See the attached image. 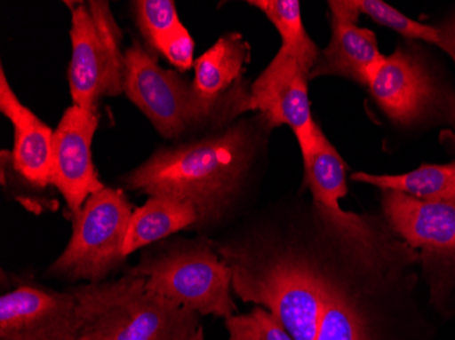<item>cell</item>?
Listing matches in <instances>:
<instances>
[{"instance_id":"obj_1","label":"cell","mask_w":455,"mask_h":340,"mask_svg":"<svg viewBox=\"0 0 455 340\" xmlns=\"http://www.w3.org/2000/svg\"><path fill=\"white\" fill-rule=\"evenodd\" d=\"M259 131L252 122L176 147L158 148L123 178L130 191L196 204L202 219L216 218L252 168Z\"/></svg>"},{"instance_id":"obj_2","label":"cell","mask_w":455,"mask_h":340,"mask_svg":"<svg viewBox=\"0 0 455 340\" xmlns=\"http://www.w3.org/2000/svg\"><path fill=\"white\" fill-rule=\"evenodd\" d=\"M232 288L244 303L272 312L295 340H315L330 276L295 249H221Z\"/></svg>"},{"instance_id":"obj_3","label":"cell","mask_w":455,"mask_h":340,"mask_svg":"<svg viewBox=\"0 0 455 340\" xmlns=\"http://www.w3.org/2000/svg\"><path fill=\"white\" fill-rule=\"evenodd\" d=\"M70 291L78 303V335L91 340H176L201 327V314L149 290L134 273Z\"/></svg>"},{"instance_id":"obj_4","label":"cell","mask_w":455,"mask_h":340,"mask_svg":"<svg viewBox=\"0 0 455 340\" xmlns=\"http://www.w3.org/2000/svg\"><path fill=\"white\" fill-rule=\"evenodd\" d=\"M127 273L142 276L147 288L164 298L204 316H235L232 271L206 240L167 245L147 253Z\"/></svg>"},{"instance_id":"obj_5","label":"cell","mask_w":455,"mask_h":340,"mask_svg":"<svg viewBox=\"0 0 455 340\" xmlns=\"http://www.w3.org/2000/svg\"><path fill=\"white\" fill-rule=\"evenodd\" d=\"M70 7L71 99L76 107L97 112L101 99L124 93L126 60L122 30L108 2L89 0Z\"/></svg>"},{"instance_id":"obj_6","label":"cell","mask_w":455,"mask_h":340,"mask_svg":"<svg viewBox=\"0 0 455 340\" xmlns=\"http://www.w3.org/2000/svg\"><path fill=\"white\" fill-rule=\"evenodd\" d=\"M124 94L164 138L178 139L202 125L231 120L201 99L193 82L160 67L156 56L137 41L124 50Z\"/></svg>"},{"instance_id":"obj_7","label":"cell","mask_w":455,"mask_h":340,"mask_svg":"<svg viewBox=\"0 0 455 340\" xmlns=\"http://www.w3.org/2000/svg\"><path fill=\"white\" fill-rule=\"evenodd\" d=\"M132 212L122 189L104 186L92 194L73 217L70 241L50 273L65 280L104 282L126 259L124 244Z\"/></svg>"},{"instance_id":"obj_8","label":"cell","mask_w":455,"mask_h":340,"mask_svg":"<svg viewBox=\"0 0 455 340\" xmlns=\"http://www.w3.org/2000/svg\"><path fill=\"white\" fill-rule=\"evenodd\" d=\"M304 183L313 195L314 206L327 229L371 270L387 267L388 248L367 217L342 210L339 199L347 196V165L321 127L313 148L303 155Z\"/></svg>"},{"instance_id":"obj_9","label":"cell","mask_w":455,"mask_h":340,"mask_svg":"<svg viewBox=\"0 0 455 340\" xmlns=\"http://www.w3.org/2000/svg\"><path fill=\"white\" fill-rule=\"evenodd\" d=\"M309 74L311 68L298 56L280 48L251 84L245 107L247 112H258L268 130L288 125L296 135L301 155L313 148L319 127L311 115Z\"/></svg>"},{"instance_id":"obj_10","label":"cell","mask_w":455,"mask_h":340,"mask_svg":"<svg viewBox=\"0 0 455 340\" xmlns=\"http://www.w3.org/2000/svg\"><path fill=\"white\" fill-rule=\"evenodd\" d=\"M79 329L78 303L70 290L22 285L0 298V340H73Z\"/></svg>"},{"instance_id":"obj_11","label":"cell","mask_w":455,"mask_h":340,"mask_svg":"<svg viewBox=\"0 0 455 340\" xmlns=\"http://www.w3.org/2000/svg\"><path fill=\"white\" fill-rule=\"evenodd\" d=\"M99 127V112L76 105L63 114L53 131L51 184L78 216L92 194L104 188L92 161V142Z\"/></svg>"},{"instance_id":"obj_12","label":"cell","mask_w":455,"mask_h":340,"mask_svg":"<svg viewBox=\"0 0 455 340\" xmlns=\"http://www.w3.org/2000/svg\"><path fill=\"white\" fill-rule=\"evenodd\" d=\"M329 7L331 38L329 45L319 53L309 81L331 75L368 86L371 76L385 59L379 51L377 35L357 25L360 12L354 0H330Z\"/></svg>"},{"instance_id":"obj_13","label":"cell","mask_w":455,"mask_h":340,"mask_svg":"<svg viewBox=\"0 0 455 340\" xmlns=\"http://www.w3.org/2000/svg\"><path fill=\"white\" fill-rule=\"evenodd\" d=\"M367 88L386 116L401 125L420 120L435 99V88L426 67L401 48L385 56Z\"/></svg>"},{"instance_id":"obj_14","label":"cell","mask_w":455,"mask_h":340,"mask_svg":"<svg viewBox=\"0 0 455 340\" xmlns=\"http://www.w3.org/2000/svg\"><path fill=\"white\" fill-rule=\"evenodd\" d=\"M250 60V44L240 33H227L194 61L196 93L229 119L247 112L248 91H243L242 74Z\"/></svg>"},{"instance_id":"obj_15","label":"cell","mask_w":455,"mask_h":340,"mask_svg":"<svg viewBox=\"0 0 455 340\" xmlns=\"http://www.w3.org/2000/svg\"><path fill=\"white\" fill-rule=\"evenodd\" d=\"M388 224L413 248L428 253H455V199L421 201L383 191Z\"/></svg>"},{"instance_id":"obj_16","label":"cell","mask_w":455,"mask_h":340,"mask_svg":"<svg viewBox=\"0 0 455 340\" xmlns=\"http://www.w3.org/2000/svg\"><path fill=\"white\" fill-rule=\"evenodd\" d=\"M0 112L14 129V148L9 158L15 173L36 188L52 186L53 130L20 102L4 67L0 68Z\"/></svg>"},{"instance_id":"obj_17","label":"cell","mask_w":455,"mask_h":340,"mask_svg":"<svg viewBox=\"0 0 455 340\" xmlns=\"http://www.w3.org/2000/svg\"><path fill=\"white\" fill-rule=\"evenodd\" d=\"M135 22L147 44L163 55L176 70L194 67V44L179 20L172 0H137L132 4Z\"/></svg>"},{"instance_id":"obj_18","label":"cell","mask_w":455,"mask_h":340,"mask_svg":"<svg viewBox=\"0 0 455 340\" xmlns=\"http://www.w3.org/2000/svg\"><path fill=\"white\" fill-rule=\"evenodd\" d=\"M198 222L204 219L196 204L175 198L150 196L147 203L132 212L124 257Z\"/></svg>"},{"instance_id":"obj_19","label":"cell","mask_w":455,"mask_h":340,"mask_svg":"<svg viewBox=\"0 0 455 340\" xmlns=\"http://www.w3.org/2000/svg\"><path fill=\"white\" fill-rule=\"evenodd\" d=\"M352 180L378 186L382 191H395L421 201L455 199V162L446 165H421L403 175H371L357 172Z\"/></svg>"},{"instance_id":"obj_20","label":"cell","mask_w":455,"mask_h":340,"mask_svg":"<svg viewBox=\"0 0 455 340\" xmlns=\"http://www.w3.org/2000/svg\"><path fill=\"white\" fill-rule=\"evenodd\" d=\"M248 4L259 9L275 25L281 36L280 48L298 56L313 71L321 51L304 28L298 0H250Z\"/></svg>"},{"instance_id":"obj_21","label":"cell","mask_w":455,"mask_h":340,"mask_svg":"<svg viewBox=\"0 0 455 340\" xmlns=\"http://www.w3.org/2000/svg\"><path fill=\"white\" fill-rule=\"evenodd\" d=\"M315 340H370L367 321L354 297L331 278Z\"/></svg>"},{"instance_id":"obj_22","label":"cell","mask_w":455,"mask_h":340,"mask_svg":"<svg viewBox=\"0 0 455 340\" xmlns=\"http://www.w3.org/2000/svg\"><path fill=\"white\" fill-rule=\"evenodd\" d=\"M354 4L359 10L360 14L367 15L378 25L395 30L403 37L426 41L436 47L441 45V35H439L438 28L429 27V25L411 20L382 0H354Z\"/></svg>"},{"instance_id":"obj_23","label":"cell","mask_w":455,"mask_h":340,"mask_svg":"<svg viewBox=\"0 0 455 340\" xmlns=\"http://www.w3.org/2000/svg\"><path fill=\"white\" fill-rule=\"evenodd\" d=\"M225 326L229 332L228 340H295L277 317L263 306L229 317Z\"/></svg>"},{"instance_id":"obj_24","label":"cell","mask_w":455,"mask_h":340,"mask_svg":"<svg viewBox=\"0 0 455 340\" xmlns=\"http://www.w3.org/2000/svg\"><path fill=\"white\" fill-rule=\"evenodd\" d=\"M439 35H441L442 51L447 53L455 63V17H452L449 22L438 28Z\"/></svg>"},{"instance_id":"obj_25","label":"cell","mask_w":455,"mask_h":340,"mask_svg":"<svg viewBox=\"0 0 455 340\" xmlns=\"http://www.w3.org/2000/svg\"><path fill=\"white\" fill-rule=\"evenodd\" d=\"M176 340H204V328L198 327V328L183 335V336L178 337Z\"/></svg>"},{"instance_id":"obj_26","label":"cell","mask_w":455,"mask_h":340,"mask_svg":"<svg viewBox=\"0 0 455 340\" xmlns=\"http://www.w3.org/2000/svg\"><path fill=\"white\" fill-rule=\"evenodd\" d=\"M442 139L450 140L452 145L455 146V132L451 131H443L442 132Z\"/></svg>"},{"instance_id":"obj_27","label":"cell","mask_w":455,"mask_h":340,"mask_svg":"<svg viewBox=\"0 0 455 340\" xmlns=\"http://www.w3.org/2000/svg\"><path fill=\"white\" fill-rule=\"evenodd\" d=\"M73 340H91L89 337L84 336V335H76V337H74Z\"/></svg>"}]
</instances>
